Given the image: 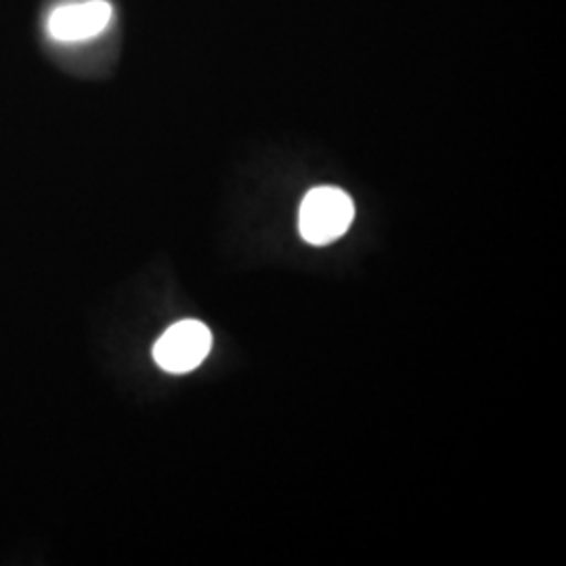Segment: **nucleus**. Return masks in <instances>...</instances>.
I'll return each instance as SVG.
<instances>
[{
    "mask_svg": "<svg viewBox=\"0 0 566 566\" xmlns=\"http://www.w3.org/2000/svg\"><path fill=\"white\" fill-rule=\"evenodd\" d=\"M355 219V203L338 187H315L304 196L298 229L306 243L327 245L340 240Z\"/></svg>",
    "mask_w": 566,
    "mask_h": 566,
    "instance_id": "obj_1",
    "label": "nucleus"
},
{
    "mask_svg": "<svg viewBox=\"0 0 566 566\" xmlns=\"http://www.w3.org/2000/svg\"><path fill=\"white\" fill-rule=\"evenodd\" d=\"M212 348V332L198 319L170 325L154 344V361L168 374H189L206 361Z\"/></svg>",
    "mask_w": 566,
    "mask_h": 566,
    "instance_id": "obj_2",
    "label": "nucleus"
},
{
    "mask_svg": "<svg viewBox=\"0 0 566 566\" xmlns=\"http://www.w3.org/2000/svg\"><path fill=\"white\" fill-rule=\"evenodd\" d=\"M112 4L107 0H84L57 7L46 21L51 39L60 42H82L99 36L112 21Z\"/></svg>",
    "mask_w": 566,
    "mask_h": 566,
    "instance_id": "obj_3",
    "label": "nucleus"
}]
</instances>
